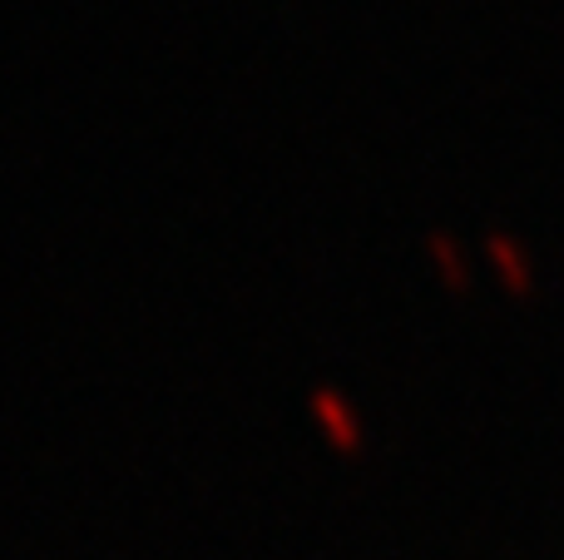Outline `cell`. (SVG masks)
I'll return each mask as SVG.
<instances>
[{"label":"cell","instance_id":"6da1fadb","mask_svg":"<svg viewBox=\"0 0 564 560\" xmlns=\"http://www.w3.org/2000/svg\"><path fill=\"white\" fill-rule=\"evenodd\" d=\"M307 407H312V417H317L322 437H327L332 446H341V452H357V446H361V412L337 392V387H327V383L312 387Z\"/></svg>","mask_w":564,"mask_h":560},{"label":"cell","instance_id":"3957f363","mask_svg":"<svg viewBox=\"0 0 564 560\" xmlns=\"http://www.w3.org/2000/svg\"><path fill=\"white\" fill-rule=\"evenodd\" d=\"M426 254L436 258V273L446 278L451 288H466L470 283V263H466V248L451 238V228H426Z\"/></svg>","mask_w":564,"mask_h":560},{"label":"cell","instance_id":"7a4b0ae2","mask_svg":"<svg viewBox=\"0 0 564 560\" xmlns=\"http://www.w3.org/2000/svg\"><path fill=\"white\" fill-rule=\"evenodd\" d=\"M486 258L496 263L500 283L516 288V293H525V288L535 283V254H530L525 238H516L510 228H490L486 234Z\"/></svg>","mask_w":564,"mask_h":560}]
</instances>
